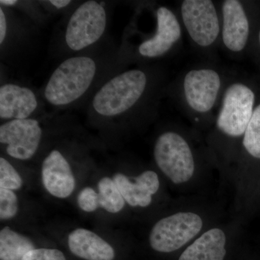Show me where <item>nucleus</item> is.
I'll use <instances>...</instances> for the list:
<instances>
[{
	"label": "nucleus",
	"mask_w": 260,
	"mask_h": 260,
	"mask_svg": "<svg viewBox=\"0 0 260 260\" xmlns=\"http://www.w3.org/2000/svg\"><path fill=\"white\" fill-rule=\"evenodd\" d=\"M169 83L160 66L142 65L124 70L97 90L91 101L92 112L107 119L156 114Z\"/></svg>",
	"instance_id": "f257e3e1"
},
{
	"label": "nucleus",
	"mask_w": 260,
	"mask_h": 260,
	"mask_svg": "<svg viewBox=\"0 0 260 260\" xmlns=\"http://www.w3.org/2000/svg\"><path fill=\"white\" fill-rule=\"evenodd\" d=\"M236 72L206 61L189 67L168 85L166 94L197 125H212L228 83Z\"/></svg>",
	"instance_id": "f03ea898"
},
{
	"label": "nucleus",
	"mask_w": 260,
	"mask_h": 260,
	"mask_svg": "<svg viewBox=\"0 0 260 260\" xmlns=\"http://www.w3.org/2000/svg\"><path fill=\"white\" fill-rule=\"evenodd\" d=\"M177 12L193 50L206 61L216 62L221 35L219 2L183 0Z\"/></svg>",
	"instance_id": "7ed1b4c3"
},
{
	"label": "nucleus",
	"mask_w": 260,
	"mask_h": 260,
	"mask_svg": "<svg viewBox=\"0 0 260 260\" xmlns=\"http://www.w3.org/2000/svg\"><path fill=\"white\" fill-rule=\"evenodd\" d=\"M99 72V63L92 56L68 58L53 72L46 84L44 99L54 107H71L92 88Z\"/></svg>",
	"instance_id": "20e7f679"
},
{
	"label": "nucleus",
	"mask_w": 260,
	"mask_h": 260,
	"mask_svg": "<svg viewBox=\"0 0 260 260\" xmlns=\"http://www.w3.org/2000/svg\"><path fill=\"white\" fill-rule=\"evenodd\" d=\"M256 94L237 73L228 83L213 124L221 139H242L255 109Z\"/></svg>",
	"instance_id": "39448f33"
},
{
	"label": "nucleus",
	"mask_w": 260,
	"mask_h": 260,
	"mask_svg": "<svg viewBox=\"0 0 260 260\" xmlns=\"http://www.w3.org/2000/svg\"><path fill=\"white\" fill-rule=\"evenodd\" d=\"M153 156L159 169L174 184L185 183L194 175V150L185 135L179 130H164L157 137Z\"/></svg>",
	"instance_id": "423d86ee"
},
{
	"label": "nucleus",
	"mask_w": 260,
	"mask_h": 260,
	"mask_svg": "<svg viewBox=\"0 0 260 260\" xmlns=\"http://www.w3.org/2000/svg\"><path fill=\"white\" fill-rule=\"evenodd\" d=\"M153 34L138 44L136 55L145 60H155L177 53L182 45L184 29L177 11L165 5L155 10Z\"/></svg>",
	"instance_id": "0eeeda50"
},
{
	"label": "nucleus",
	"mask_w": 260,
	"mask_h": 260,
	"mask_svg": "<svg viewBox=\"0 0 260 260\" xmlns=\"http://www.w3.org/2000/svg\"><path fill=\"white\" fill-rule=\"evenodd\" d=\"M107 26V13L104 7L96 1L85 2L68 20L65 44L70 50H83L100 40Z\"/></svg>",
	"instance_id": "6e6552de"
},
{
	"label": "nucleus",
	"mask_w": 260,
	"mask_h": 260,
	"mask_svg": "<svg viewBox=\"0 0 260 260\" xmlns=\"http://www.w3.org/2000/svg\"><path fill=\"white\" fill-rule=\"evenodd\" d=\"M221 18L220 49L237 59L248 49L251 36V21L247 3L241 0L219 1Z\"/></svg>",
	"instance_id": "1a4fd4ad"
},
{
	"label": "nucleus",
	"mask_w": 260,
	"mask_h": 260,
	"mask_svg": "<svg viewBox=\"0 0 260 260\" xmlns=\"http://www.w3.org/2000/svg\"><path fill=\"white\" fill-rule=\"evenodd\" d=\"M201 217L192 212H179L160 219L154 225L149 242L154 250L169 253L180 249L199 234Z\"/></svg>",
	"instance_id": "9d476101"
},
{
	"label": "nucleus",
	"mask_w": 260,
	"mask_h": 260,
	"mask_svg": "<svg viewBox=\"0 0 260 260\" xmlns=\"http://www.w3.org/2000/svg\"><path fill=\"white\" fill-rule=\"evenodd\" d=\"M42 137V126L34 118L8 121L0 126V143L6 146L10 157L18 160L31 158L39 148Z\"/></svg>",
	"instance_id": "9b49d317"
},
{
	"label": "nucleus",
	"mask_w": 260,
	"mask_h": 260,
	"mask_svg": "<svg viewBox=\"0 0 260 260\" xmlns=\"http://www.w3.org/2000/svg\"><path fill=\"white\" fill-rule=\"evenodd\" d=\"M39 108L37 94L28 87L8 83L0 87V118L3 120L32 118Z\"/></svg>",
	"instance_id": "f8f14e48"
},
{
	"label": "nucleus",
	"mask_w": 260,
	"mask_h": 260,
	"mask_svg": "<svg viewBox=\"0 0 260 260\" xmlns=\"http://www.w3.org/2000/svg\"><path fill=\"white\" fill-rule=\"evenodd\" d=\"M42 177L44 187L55 198H68L75 190L74 174L69 162L59 150H51L44 158Z\"/></svg>",
	"instance_id": "ddd939ff"
},
{
	"label": "nucleus",
	"mask_w": 260,
	"mask_h": 260,
	"mask_svg": "<svg viewBox=\"0 0 260 260\" xmlns=\"http://www.w3.org/2000/svg\"><path fill=\"white\" fill-rule=\"evenodd\" d=\"M113 180L128 205L132 207L146 208L152 203V196L160 187L158 174L151 170L145 171L135 179V181L121 173H116Z\"/></svg>",
	"instance_id": "4468645a"
},
{
	"label": "nucleus",
	"mask_w": 260,
	"mask_h": 260,
	"mask_svg": "<svg viewBox=\"0 0 260 260\" xmlns=\"http://www.w3.org/2000/svg\"><path fill=\"white\" fill-rule=\"evenodd\" d=\"M70 251L85 260H114L115 252L107 241L91 231L77 229L68 239Z\"/></svg>",
	"instance_id": "2eb2a0df"
},
{
	"label": "nucleus",
	"mask_w": 260,
	"mask_h": 260,
	"mask_svg": "<svg viewBox=\"0 0 260 260\" xmlns=\"http://www.w3.org/2000/svg\"><path fill=\"white\" fill-rule=\"evenodd\" d=\"M226 237L218 228L205 232L188 246L181 254L179 260H223Z\"/></svg>",
	"instance_id": "dca6fc26"
},
{
	"label": "nucleus",
	"mask_w": 260,
	"mask_h": 260,
	"mask_svg": "<svg viewBox=\"0 0 260 260\" xmlns=\"http://www.w3.org/2000/svg\"><path fill=\"white\" fill-rule=\"evenodd\" d=\"M30 239L12 230L3 228L0 232V259L22 260L28 251L35 249Z\"/></svg>",
	"instance_id": "f3484780"
},
{
	"label": "nucleus",
	"mask_w": 260,
	"mask_h": 260,
	"mask_svg": "<svg viewBox=\"0 0 260 260\" xmlns=\"http://www.w3.org/2000/svg\"><path fill=\"white\" fill-rule=\"evenodd\" d=\"M100 208L110 213H117L124 208L125 200L114 180L105 177L98 183Z\"/></svg>",
	"instance_id": "a211bd4d"
},
{
	"label": "nucleus",
	"mask_w": 260,
	"mask_h": 260,
	"mask_svg": "<svg viewBox=\"0 0 260 260\" xmlns=\"http://www.w3.org/2000/svg\"><path fill=\"white\" fill-rule=\"evenodd\" d=\"M244 151L252 158L260 159V103L256 105L242 140Z\"/></svg>",
	"instance_id": "6ab92c4d"
},
{
	"label": "nucleus",
	"mask_w": 260,
	"mask_h": 260,
	"mask_svg": "<svg viewBox=\"0 0 260 260\" xmlns=\"http://www.w3.org/2000/svg\"><path fill=\"white\" fill-rule=\"evenodd\" d=\"M23 186V180L16 169L6 158H0V188L18 190Z\"/></svg>",
	"instance_id": "aec40b11"
},
{
	"label": "nucleus",
	"mask_w": 260,
	"mask_h": 260,
	"mask_svg": "<svg viewBox=\"0 0 260 260\" xmlns=\"http://www.w3.org/2000/svg\"><path fill=\"white\" fill-rule=\"evenodd\" d=\"M18 211V197L14 191L0 188V219L8 220L14 218Z\"/></svg>",
	"instance_id": "412c9836"
},
{
	"label": "nucleus",
	"mask_w": 260,
	"mask_h": 260,
	"mask_svg": "<svg viewBox=\"0 0 260 260\" xmlns=\"http://www.w3.org/2000/svg\"><path fill=\"white\" fill-rule=\"evenodd\" d=\"M79 208L86 213H92L100 208L99 194L92 187L83 188L78 196Z\"/></svg>",
	"instance_id": "4be33fe9"
},
{
	"label": "nucleus",
	"mask_w": 260,
	"mask_h": 260,
	"mask_svg": "<svg viewBox=\"0 0 260 260\" xmlns=\"http://www.w3.org/2000/svg\"><path fill=\"white\" fill-rule=\"evenodd\" d=\"M22 260H66V258L58 249L42 248L28 251Z\"/></svg>",
	"instance_id": "5701e85b"
},
{
	"label": "nucleus",
	"mask_w": 260,
	"mask_h": 260,
	"mask_svg": "<svg viewBox=\"0 0 260 260\" xmlns=\"http://www.w3.org/2000/svg\"><path fill=\"white\" fill-rule=\"evenodd\" d=\"M8 21H7L6 15L3 7L0 8V44L1 46L4 44L8 34Z\"/></svg>",
	"instance_id": "b1692460"
},
{
	"label": "nucleus",
	"mask_w": 260,
	"mask_h": 260,
	"mask_svg": "<svg viewBox=\"0 0 260 260\" xmlns=\"http://www.w3.org/2000/svg\"><path fill=\"white\" fill-rule=\"evenodd\" d=\"M71 3V1H66V0H51V1H49V4L54 6L56 9H62V8H67Z\"/></svg>",
	"instance_id": "393cba45"
},
{
	"label": "nucleus",
	"mask_w": 260,
	"mask_h": 260,
	"mask_svg": "<svg viewBox=\"0 0 260 260\" xmlns=\"http://www.w3.org/2000/svg\"><path fill=\"white\" fill-rule=\"evenodd\" d=\"M17 3H18V2L15 1V0H1L0 1L1 5L8 7L14 6V5L17 4Z\"/></svg>",
	"instance_id": "a878e982"
},
{
	"label": "nucleus",
	"mask_w": 260,
	"mask_h": 260,
	"mask_svg": "<svg viewBox=\"0 0 260 260\" xmlns=\"http://www.w3.org/2000/svg\"><path fill=\"white\" fill-rule=\"evenodd\" d=\"M257 44L258 46H259V49L260 50V28L257 32Z\"/></svg>",
	"instance_id": "bb28decb"
}]
</instances>
